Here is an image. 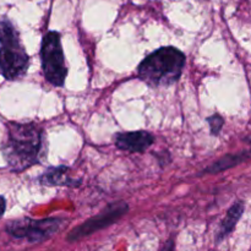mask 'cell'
<instances>
[{"mask_svg":"<svg viewBox=\"0 0 251 251\" xmlns=\"http://www.w3.org/2000/svg\"><path fill=\"white\" fill-rule=\"evenodd\" d=\"M1 151L14 172H22L39 163L44 154L43 130L36 124L9 123Z\"/></svg>","mask_w":251,"mask_h":251,"instance_id":"1","label":"cell"},{"mask_svg":"<svg viewBox=\"0 0 251 251\" xmlns=\"http://www.w3.org/2000/svg\"><path fill=\"white\" fill-rule=\"evenodd\" d=\"M185 66V55L176 47H162L147 55L140 63L137 75L151 87L173 85L181 76Z\"/></svg>","mask_w":251,"mask_h":251,"instance_id":"2","label":"cell"},{"mask_svg":"<svg viewBox=\"0 0 251 251\" xmlns=\"http://www.w3.org/2000/svg\"><path fill=\"white\" fill-rule=\"evenodd\" d=\"M29 58L20 41L19 32L7 20L0 21V73L6 80L21 78L28 69Z\"/></svg>","mask_w":251,"mask_h":251,"instance_id":"3","label":"cell"},{"mask_svg":"<svg viewBox=\"0 0 251 251\" xmlns=\"http://www.w3.org/2000/svg\"><path fill=\"white\" fill-rule=\"evenodd\" d=\"M42 69L46 80L55 87H61L65 83L68 68L64 58L60 34L50 31L44 34L41 47Z\"/></svg>","mask_w":251,"mask_h":251,"instance_id":"4","label":"cell"},{"mask_svg":"<svg viewBox=\"0 0 251 251\" xmlns=\"http://www.w3.org/2000/svg\"><path fill=\"white\" fill-rule=\"evenodd\" d=\"M60 218H44V220H31L20 218L7 223L6 232L15 238H25L32 243L42 242L58 232L63 226Z\"/></svg>","mask_w":251,"mask_h":251,"instance_id":"5","label":"cell"},{"mask_svg":"<svg viewBox=\"0 0 251 251\" xmlns=\"http://www.w3.org/2000/svg\"><path fill=\"white\" fill-rule=\"evenodd\" d=\"M127 211H129V205L124 201H117V202L109 203L102 212L88 218L87 221H85L78 227L74 228L68 234L66 239L69 242H76V240L88 237V235L93 234V233L98 232L103 228L114 225L125 213H127Z\"/></svg>","mask_w":251,"mask_h":251,"instance_id":"6","label":"cell"},{"mask_svg":"<svg viewBox=\"0 0 251 251\" xmlns=\"http://www.w3.org/2000/svg\"><path fill=\"white\" fill-rule=\"evenodd\" d=\"M115 146L123 151L131 152H144L153 144V135L147 131H130L120 132L115 135Z\"/></svg>","mask_w":251,"mask_h":251,"instance_id":"7","label":"cell"},{"mask_svg":"<svg viewBox=\"0 0 251 251\" xmlns=\"http://www.w3.org/2000/svg\"><path fill=\"white\" fill-rule=\"evenodd\" d=\"M39 183L46 186H78L81 180L70 176V169L66 166L50 167L39 178Z\"/></svg>","mask_w":251,"mask_h":251,"instance_id":"8","label":"cell"},{"mask_svg":"<svg viewBox=\"0 0 251 251\" xmlns=\"http://www.w3.org/2000/svg\"><path fill=\"white\" fill-rule=\"evenodd\" d=\"M251 157V150L249 151H242L238 152V153H232V154H226L222 158L218 159L217 162L212 163L211 166H208L207 168L203 169L201 172V174H217L221 173L223 171H227V169L232 168V167L238 166V164L243 163L247 159H249Z\"/></svg>","mask_w":251,"mask_h":251,"instance_id":"9","label":"cell"},{"mask_svg":"<svg viewBox=\"0 0 251 251\" xmlns=\"http://www.w3.org/2000/svg\"><path fill=\"white\" fill-rule=\"evenodd\" d=\"M243 212H244V203L240 202V201L239 202H235L234 205L228 210L225 220L222 221L220 232H218V240H222L223 238H226L228 234L232 233V230L234 229L235 226H237L238 221L242 218Z\"/></svg>","mask_w":251,"mask_h":251,"instance_id":"10","label":"cell"},{"mask_svg":"<svg viewBox=\"0 0 251 251\" xmlns=\"http://www.w3.org/2000/svg\"><path fill=\"white\" fill-rule=\"evenodd\" d=\"M207 122L208 124H210L211 134L215 135V136L220 134L221 130H222L223 124H225V119H223L220 114H213L208 118Z\"/></svg>","mask_w":251,"mask_h":251,"instance_id":"11","label":"cell"},{"mask_svg":"<svg viewBox=\"0 0 251 251\" xmlns=\"http://www.w3.org/2000/svg\"><path fill=\"white\" fill-rule=\"evenodd\" d=\"M159 251H174V240L171 238L168 242L164 243L163 247L161 248V250Z\"/></svg>","mask_w":251,"mask_h":251,"instance_id":"12","label":"cell"},{"mask_svg":"<svg viewBox=\"0 0 251 251\" xmlns=\"http://www.w3.org/2000/svg\"><path fill=\"white\" fill-rule=\"evenodd\" d=\"M5 208H6V201H5V199L2 196H0V218L4 215Z\"/></svg>","mask_w":251,"mask_h":251,"instance_id":"13","label":"cell"},{"mask_svg":"<svg viewBox=\"0 0 251 251\" xmlns=\"http://www.w3.org/2000/svg\"><path fill=\"white\" fill-rule=\"evenodd\" d=\"M248 141H249V142H250V144H251V137H250V139H248Z\"/></svg>","mask_w":251,"mask_h":251,"instance_id":"14","label":"cell"}]
</instances>
